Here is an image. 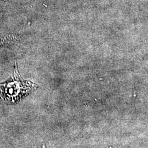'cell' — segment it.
Listing matches in <instances>:
<instances>
[{"label":"cell","instance_id":"6da1fadb","mask_svg":"<svg viewBox=\"0 0 148 148\" xmlns=\"http://www.w3.org/2000/svg\"><path fill=\"white\" fill-rule=\"evenodd\" d=\"M34 86H36L32 82L21 79L16 66L11 79L0 84V97L5 101L14 103L27 95Z\"/></svg>","mask_w":148,"mask_h":148}]
</instances>
